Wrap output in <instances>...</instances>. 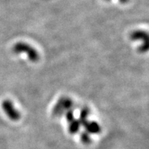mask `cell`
I'll list each match as a JSON object with an SVG mask.
<instances>
[{
    "instance_id": "cell-7",
    "label": "cell",
    "mask_w": 149,
    "mask_h": 149,
    "mask_svg": "<svg viewBox=\"0 0 149 149\" xmlns=\"http://www.w3.org/2000/svg\"><path fill=\"white\" fill-rule=\"evenodd\" d=\"M81 123L78 120H74L69 123V132L71 134H75L79 132L80 130Z\"/></svg>"
},
{
    "instance_id": "cell-10",
    "label": "cell",
    "mask_w": 149,
    "mask_h": 149,
    "mask_svg": "<svg viewBox=\"0 0 149 149\" xmlns=\"http://www.w3.org/2000/svg\"><path fill=\"white\" fill-rule=\"evenodd\" d=\"M65 117H66V120L68 123H70L72 120H74V113H73L72 110H69L68 111H66V113H65Z\"/></svg>"
},
{
    "instance_id": "cell-6",
    "label": "cell",
    "mask_w": 149,
    "mask_h": 149,
    "mask_svg": "<svg viewBox=\"0 0 149 149\" xmlns=\"http://www.w3.org/2000/svg\"><path fill=\"white\" fill-rule=\"evenodd\" d=\"M59 102L60 103L61 105L64 108L65 111H68L69 110H72V108L73 107V101L71 100L70 98L64 97H61L59 100Z\"/></svg>"
},
{
    "instance_id": "cell-1",
    "label": "cell",
    "mask_w": 149,
    "mask_h": 149,
    "mask_svg": "<svg viewBox=\"0 0 149 149\" xmlns=\"http://www.w3.org/2000/svg\"><path fill=\"white\" fill-rule=\"evenodd\" d=\"M13 51L17 54L25 53L28 55V59L32 62H37L39 59V53L33 47L28 43L24 42H18L13 47Z\"/></svg>"
},
{
    "instance_id": "cell-2",
    "label": "cell",
    "mask_w": 149,
    "mask_h": 149,
    "mask_svg": "<svg viewBox=\"0 0 149 149\" xmlns=\"http://www.w3.org/2000/svg\"><path fill=\"white\" fill-rule=\"evenodd\" d=\"M130 39L132 40H141V45L139 47V51L141 53L147 52L148 49V35L147 32L139 30L135 31L130 34Z\"/></svg>"
},
{
    "instance_id": "cell-8",
    "label": "cell",
    "mask_w": 149,
    "mask_h": 149,
    "mask_svg": "<svg viewBox=\"0 0 149 149\" xmlns=\"http://www.w3.org/2000/svg\"><path fill=\"white\" fill-rule=\"evenodd\" d=\"M65 112V110H64V108H63V106L61 105L60 103L58 101L53 109V115L54 116H62Z\"/></svg>"
},
{
    "instance_id": "cell-4",
    "label": "cell",
    "mask_w": 149,
    "mask_h": 149,
    "mask_svg": "<svg viewBox=\"0 0 149 149\" xmlns=\"http://www.w3.org/2000/svg\"><path fill=\"white\" fill-rule=\"evenodd\" d=\"M87 132L89 134H97L100 133L101 131V128L100 125L95 121H87L83 125Z\"/></svg>"
},
{
    "instance_id": "cell-5",
    "label": "cell",
    "mask_w": 149,
    "mask_h": 149,
    "mask_svg": "<svg viewBox=\"0 0 149 149\" xmlns=\"http://www.w3.org/2000/svg\"><path fill=\"white\" fill-rule=\"evenodd\" d=\"M89 114H90V110L88 107H84L81 110L80 115H79V120L81 126H83L87 121H88V117Z\"/></svg>"
},
{
    "instance_id": "cell-11",
    "label": "cell",
    "mask_w": 149,
    "mask_h": 149,
    "mask_svg": "<svg viewBox=\"0 0 149 149\" xmlns=\"http://www.w3.org/2000/svg\"><path fill=\"white\" fill-rule=\"evenodd\" d=\"M107 1H109V0H107ZM120 1L121 3H126L129 0H120Z\"/></svg>"
},
{
    "instance_id": "cell-3",
    "label": "cell",
    "mask_w": 149,
    "mask_h": 149,
    "mask_svg": "<svg viewBox=\"0 0 149 149\" xmlns=\"http://www.w3.org/2000/svg\"><path fill=\"white\" fill-rule=\"evenodd\" d=\"M2 107L5 113L12 121H18L21 118V114L18 110L15 107L14 104L9 100H6L2 103Z\"/></svg>"
},
{
    "instance_id": "cell-9",
    "label": "cell",
    "mask_w": 149,
    "mask_h": 149,
    "mask_svg": "<svg viewBox=\"0 0 149 149\" xmlns=\"http://www.w3.org/2000/svg\"><path fill=\"white\" fill-rule=\"evenodd\" d=\"M80 139L81 142L85 144V145H88L91 142V138L90 134L88 132H84L81 134Z\"/></svg>"
}]
</instances>
